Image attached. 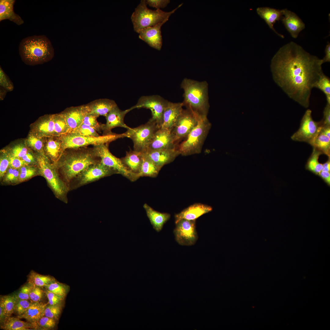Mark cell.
<instances>
[{
    "instance_id": "cell-1",
    "label": "cell",
    "mask_w": 330,
    "mask_h": 330,
    "mask_svg": "<svg viewBox=\"0 0 330 330\" xmlns=\"http://www.w3.org/2000/svg\"><path fill=\"white\" fill-rule=\"evenodd\" d=\"M322 59L291 42L273 57L270 64L273 80L288 96L304 108L310 105L311 92L324 74Z\"/></svg>"
},
{
    "instance_id": "cell-2",
    "label": "cell",
    "mask_w": 330,
    "mask_h": 330,
    "mask_svg": "<svg viewBox=\"0 0 330 330\" xmlns=\"http://www.w3.org/2000/svg\"><path fill=\"white\" fill-rule=\"evenodd\" d=\"M78 148L64 151L55 163L61 178L69 188L71 182L77 175L89 166L100 161L92 149Z\"/></svg>"
},
{
    "instance_id": "cell-3",
    "label": "cell",
    "mask_w": 330,
    "mask_h": 330,
    "mask_svg": "<svg viewBox=\"0 0 330 330\" xmlns=\"http://www.w3.org/2000/svg\"><path fill=\"white\" fill-rule=\"evenodd\" d=\"M19 53L26 64H43L53 57L54 50L49 39L45 35H34L24 38L20 43Z\"/></svg>"
},
{
    "instance_id": "cell-4",
    "label": "cell",
    "mask_w": 330,
    "mask_h": 330,
    "mask_svg": "<svg viewBox=\"0 0 330 330\" xmlns=\"http://www.w3.org/2000/svg\"><path fill=\"white\" fill-rule=\"evenodd\" d=\"M208 84L187 78L182 82L184 91L183 106L200 119L207 117L209 108Z\"/></svg>"
},
{
    "instance_id": "cell-5",
    "label": "cell",
    "mask_w": 330,
    "mask_h": 330,
    "mask_svg": "<svg viewBox=\"0 0 330 330\" xmlns=\"http://www.w3.org/2000/svg\"><path fill=\"white\" fill-rule=\"evenodd\" d=\"M35 158L40 173L46 179L56 196L67 202V194L70 190L61 178L55 163H51L43 152H38Z\"/></svg>"
},
{
    "instance_id": "cell-6",
    "label": "cell",
    "mask_w": 330,
    "mask_h": 330,
    "mask_svg": "<svg viewBox=\"0 0 330 330\" xmlns=\"http://www.w3.org/2000/svg\"><path fill=\"white\" fill-rule=\"evenodd\" d=\"M182 4H181L170 12H166L160 9L154 10L150 9L147 7L146 0H141L131 17L134 31L138 33L142 29L163 22L169 19L170 16Z\"/></svg>"
},
{
    "instance_id": "cell-7",
    "label": "cell",
    "mask_w": 330,
    "mask_h": 330,
    "mask_svg": "<svg viewBox=\"0 0 330 330\" xmlns=\"http://www.w3.org/2000/svg\"><path fill=\"white\" fill-rule=\"evenodd\" d=\"M210 127L207 117L200 119L197 125L178 145L180 154L187 156L200 153Z\"/></svg>"
},
{
    "instance_id": "cell-8",
    "label": "cell",
    "mask_w": 330,
    "mask_h": 330,
    "mask_svg": "<svg viewBox=\"0 0 330 330\" xmlns=\"http://www.w3.org/2000/svg\"><path fill=\"white\" fill-rule=\"evenodd\" d=\"M58 137L61 141L63 152L68 149L79 148L89 145L109 144L119 138L127 137V135L126 132L121 134L113 133L98 137L83 136L69 133Z\"/></svg>"
},
{
    "instance_id": "cell-9",
    "label": "cell",
    "mask_w": 330,
    "mask_h": 330,
    "mask_svg": "<svg viewBox=\"0 0 330 330\" xmlns=\"http://www.w3.org/2000/svg\"><path fill=\"white\" fill-rule=\"evenodd\" d=\"M159 129L156 124L149 119L144 124L127 129V138L131 139L134 144V150L144 153L147 149L155 133Z\"/></svg>"
},
{
    "instance_id": "cell-10",
    "label": "cell",
    "mask_w": 330,
    "mask_h": 330,
    "mask_svg": "<svg viewBox=\"0 0 330 330\" xmlns=\"http://www.w3.org/2000/svg\"><path fill=\"white\" fill-rule=\"evenodd\" d=\"M92 149L95 156L100 159L101 162L105 165L115 170L119 174L134 182L139 178L138 175L130 171L125 166L121 159L112 154L109 150L108 144L94 145Z\"/></svg>"
},
{
    "instance_id": "cell-11",
    "label": "cell",
    "mask_w": 330,
    "mask_h": 330,
    "mask_svg": "<svg viewBox=\"0 0 330 330\" xmlns=\"http://www.w3.org/2000/svg\"><path fill=\"white\" fill-rule=\"evenodd\" d=\"M116 174L117 173L115 170L105 165L100 161L89 166L74 178L69 185V189H75Z\"/></svg>"
},
{
    "instance_id": "cell-12",
    "label": "cell",
    "mask_w": 330,
    "mask_h": 330,
    "mask_svg": "<svg viewBox=\"0 0 330 330\" xmlns=\"http://www.w3.org/2000/svg\"><path fill=\"white\" fill-rule=\"evenodd\" d=\"M322 127L321 121H314L312 116V111L307 110L301 121L298 130L291 136L293 141L305 142L312 146Z\"/></svg>"
},
{
    "instance_id": "cell-13",
    "label": "cell",
    "mask_w": 330,
    "mask_h": 330,
    "mask_svg": "<svg viewBox=\"0 0 330 330\" xmlns=\"http://www.w3.org/2000/svg\"><path fill=\"white\" fill-rule=\"evenodd\" d=\"M200 119L189 110L183 109L170 131L177 147L197 125Z\"/></svg>"
},
{
    "instance_id": "cell-14",
    "label": "cell",
    "mask_w": 330,
    "mask_h": 330,
    "mask_svg": "<svg viewBox=\"0 0 330 330\" xmlns=\"http://www.w3.org/2000/svg\"><path fill=\"white\" fill-rule=\"evenodd\" d=\"M168 101L158 95L143 96L137 104L130 108H144L150 109L152 114L150 120L155 122L160 128L163 114Z\"/></svg>"
},
{
    "instance_id": "cell-15",
    "label": "cell",
    "mask_w": 330,
    "mask_h": 330,
    "mask_svg": "<svg viewBox=\"0 0 330 330\" xmlns=\"http://www.w3.org/2000/svg\"><path fill=\"white\" fill-rule=\"evenodd\" d=\"M196 220H181L175 223L174 233L176 242L182 246L194 244L198 239Z\"/></svg>"
},
{
    "instance_id": "cell-16",
    "label": "cell",
    "mask_w": 330,
    "mask_h": 330,
    "mask_svg": "<svg viewBox=\"0 0 330 330\" xmlns=\"http://www.w3.org/2000/svg\"><path fill=\"white\" fill-rule=\"evenodd\" d=\"M61 113L67 123L69 133L82 123L84 117L89 113V111L86 104L68 108Z\"/></svg>"
},
{
    "instance_id": "cell-17",
    "label": "cell",
    "mask_w": 330,
    "mask_h": 330,
    "mask_svg": "<svg viewBox=\"0 0 330 330\" xmlns=\"http://www.w3.org/2000/svg\"><path fill=\"white\" fill-rule=\"evenodd\" d=\"M130 111V108L122 110L117 106L113 108L105 117L106 123L103 124L102 127L103 135L113 134L111 130L116 127H122L127 129L129 128L130 127L125 123L124 118L126 115Z\"/></svg>"
},
{
    "instance_id": "cell-18",
    "label": "cell",
    "mask_w": 330,
    "mask_h": 330,
    "mask_svg": "<svg viewBox=\"0 0 330 330\" xmlns=\"http://www.w3.org/2000/svg\"><path fill=\"white\" fill-rule=\"evenodd\" d=\"M168 19L155 26L140 30L139 37L147 43L150 46L158 50H161L162 45V38L161 28L162 25Z\"/></svg>"
},
{
    "instance_id": "cell-19",
    "label": "cell",
    "mask_w": 330,
    "mask_h": 330,
    "mask_svg": "<svg viewBox=\"0 0 330 330\" xmlns=\"http://www.w3.org/2000/svg\"><path fill=\"white\" fill-rule=\"evenodd\" d=\"M143 153L161 168L165 165L174 161L180 155L177 148L147 150Z\"/></svg>"
},
{
    "instance_id": "cell-20",
    "label": "cell",
    "mask_w": 330,
    "mask_h": 330,
    "mask_svg": "<svg viewBox=\"0 0 330 330\" xmlns=\"http://www.w3.org/2000/svg\"><path fill=\"white\" fill-rule=\"evenodd\" d=\"M282 11L280 20L291 36L296 38L300 31L305 28L304 23L295 13L287 9Z\"/></svg>"
},
{
    "instance_id": "cell-21",
    "label": "cell",
    "mask_w": 330,
    "mask_h": 330,
    "mask_svg": "<svg viewBox=\"0 0 330 330\" xmlns=\"http://www.w3.org/2000/svg\"><path fill=\"white\" fill-rule=\"evenodd\" d=\"M170 131L167 129H159L149 144L147 151L177 148L174 144Z\"/></svg>"
},
{
    "instance_id": "cell-22",
    "label": "cell",
    "mask_w": 330,
    "mask_h": 330,
    "mask_svg": "<svg viewBox=\"0 0 330 330\" xmlns=\"http://www.w3.org/2000/svg\"><path fill=\"white\" fill-rule=\"evenodd\" d=\"M182 102L168 101L164 111L160 128L171 130L183 110Z\"/></svg>"
},
{
    "instance_id": "cell-23",
    "label": "cell",
    "mask_w": 330,
    "mask_h": 330,
    "mask_svg": "<svg viewBox=\"0 0 330 330\" xmlns=\"http://www.w3.org/2000/svg\"><path fill=\"white\" fill-rule=\"evenodd\" d=\"M212 210V207L207 205L200 203L194 204L175 215V223L182 219L196 220L201 215L211 211Z\"/></svg>"
},
{
    "instance_id": "cell-24",
    "label": "cell",
    "mask_w": 330,
    "mask_h": 330,
    "mask_svg": "<svg viewBox=\"0 0 330 330\" xmlns=\"http://www.w3.org/2000/svg\"><path fill=\"white\" fill-rule=\"evenodd\" d=\"M33 131L32 134L40 138L56 136L54 131V114L40 118L34 124Z\"/></svg>"
},
{
    "instance_id": "cell-25",
    "label": "cell",
    "mask_w": 330,
    "mask_h": 330,
    "mask_svg": "<svg viewBox=\"0 0 330 330\" xmlns=\"http://www.w3.org/2000/svg\"><path fill=\"white\" fill-rule=\"evenodd\" d=\"M256 11L270 29L280 37L283 38H284L283 35L279 34L273 27L276 22L281 20L283 15L282 9H277L269 7H261L258 8Z\"/></svg>"
},
{
    "instance_id": "cell-26",
    "label": "cell",
    "mask_w": 330,
    "mask_h": 330,
    "mask_svg": "<svg viewBox=\"0 0 330 330\" xmlns=\"http://www.w3.org/2000/svg\"><path fill=\"white\" fill-rule=\"evenodd\" d=\"M89 114L105 117L114 108L117 106L115 102L108 99H101L94 100L87 104Z\"/></svg>"
},
{
    "instance_id": "cell-27",
    "label": "cell",
    "mask_w": 330,
    "mask_h": 330,
    "mask_svg": "<svg viewBox=\"0 0 330 330\" xmlns=\"http://www.w3.org/2000/svg\"><path fill=\"white\" fill-rule=\"evenodd\" d=\"M143 153L134 150L127 152L125 156L121 159L123 163L131 172L139 174L143 161Z\"/></svg>"
},
{
    "instance_id": "cell-28",
    "label": "cell",
    "mask_w": 330,
    "mask_h": 330,
    "mask_svg": "<svg viewBox=\"0 0 330 330\" xmlns=\"http://www.w3.org/2000/svg\"><path fill=\"white\" fill-rule=\"evenodd\" d=\"M15 0H0V21L8 20L18 25L24 23V21L13 10Z\"/></svg>"
},
{
    "instance_id": "cell-29",
    "label": "cell",
    "mask_w": 330,
    "mask_h": 330,
    "mask_svg": "<svg viewBox=\"0 0 330 330\" xmlns=\"http://www.w3.org/2000/svg\"><path fill=\"white\" fill-rule=\"evenodd\" d=\"M143 207L153 229L157 232H160L170 218V215L156 211L146 204H144Z\"/></svg>"
},
{
    "instance_id": "cell-30",
    "label": "cell",
    "mask_w": 330,
    "mask_h": 330,
    "mask_svg": "<svg viewBox=\"0 0 330 330\" xmlns=\"http://www.w3.org/2000/svg\"><path fill=\"white\" fill-rule=\"evenodd\" d=\"M46 306L40 302H32L23 314L17 317L20 319H25L29 323L37 324L40 319L44 316Z\"/></svg>"
},
{
    "instance_id": "cell-31",
    "label": "cell",
    "mask_w": 330,
    "mask_h": 330,
    "mask_svg": "<svg viewBox=\"0 0 330 330\" xmlns=\"http://www.w3.org/2000/svg\"><path fill=\"white\" fill-rule=\"evenodd\" d=\"M0 328L5 330H40L36 324L21 321L17 317L10 316L6 317L0 324Z\"/></svg>"
},
{
    "instance_id": "cell-32",
    "label": "cell",
    "mask_w": 330,
    "mask_h": 330,
    "mask_svg": "<svg viewBox=\"0 0 330 330\" xmlns=\"http://www.w3.org/2000/svg\"><path fill=\"white\" fill-rule=\"evenodd\" d=\"M46 152L53 163H55L63 152L61 142L59 139H48L45 147Z\"/></svg>"
},
{
    "instance_id": "cell-33",
    "label": "cell",
    "mask_w": 330,
    "mask_h": 330,
    "mask_svg": "<svg viewBox=\"0 0 330 330\" xmlns=\"http://www.w3.org/2000/svg\"><path fill=\"white\" fill-rule=\"evenodd\" d=\"M161 169L143 153L142 162L138 176L139 178L142 177L155 178L158 175Z\"/></svg>"
},
{
    "instance_id": "cell-34",
    "label": "cell",
    "mask_w": 330,
    "mask_h": 330,
    "mask_svg": "<svg viewBox=\"0 0 330 330\" xmlns=\"http://www.w3.org/2000/svg\"><path fill=\"white\" fill-rule=\"evenodd\" d=\"M56 280L53 277L43 275L31 270L28 275V282L32 284L44 287Z\"/></svg>"
},
{
    "instance_id": "cell-35",
    "label": "cell",
    "mask_w": 330,
    "mask_h": 330,
    "mask_svg": "<svg viewBox=\"0 0 330 330\" xmlns=\"http://www.w3.org/2000/svg\"><path fill=\"white\" fill-rule=\"evenodd\" d=\"M322 153L313 148L312 152L308 159L306 165V169L314 174L318 175L322 169V164L319 162V156Z\"/></svg>"
},
{
    "instance_id": "cell-36",
    "label": "cell",
    "mask_w": 330,
    "mask_h": 330,
    "mask_svg": "<svg viewBox=\"0 0 330 330\" xmlns=\"http://www.w3.org/2000/svg\"><path fill=\"white\" fill-rule=\"evenodd\" d=\"M312 146L330 158V138L321 131Z\"/></svg>"
},
{
    "instance_id": "cell-37",
    "label": "cell",
    "mask_w": 330,
    "mask_h": 330,
    "mask_svg": "<svg viewBox=\"0 0 330 330\" xmlns=\"http://www.w3.org/2000/svg\"><path fill=\"white\" fill-rule=\"evenodd\" d=\"M16 299L15 295L1 296L0 306L1 307L5 314L7 316H11L14 313Z\"/></svg>"
},
{
    "instance_id": "cell-38",
    "label": "cell",
    "mask_w": 330,
    "mask_h": 330,
    "mask_svg": "<svg viewBox=\"0 0 330 330\" xmlns=\"http://www.w3.org/2000/svg\"><path fill=\"white\" fill-rule=\"evenodd\" d=\"M54 131L57 137L69 133V128L66 120L62 114H54Z\"/></svg>"
},
{
    "instance_id": "cell-39",
    "label": "cell",
    "mask_w": 330,
    "mask_h": 330,
    "mask_svg": "<svg viewBox=\"0 0 330 330\" xmlns=\"http://www.w3.org/2000/svg\"><path fill=\"white\" fill-rule=\"evenodd\" d=\"M44 287L49 291L64 297H66L70 290L68 285L57 280Z\"/></svg>"
},
{
    "instance_id": "cell-40",
    "label": "cell",
    "mask_w": 330,
    "mask_h": 330,
    "mask_svg": "<svg viewBox=\"0 0 330 330\" xmlns=\"http://www.w3.org/2000/svg\"><path fill=\"white\" fill-rule=\"evenodd\" d=\"M315 88H317L324 94L327 103L330 105V79L324 74L316 84Z\"/></svg>"
},
{
    "instance_id": "cell-41",
    "label": "cell",
    "mask_w": 330,
    "mask_h": 330,
    "mask_svg": "<svg viewBox=\"0 0 330 330\" xmlns=\"http://www.w3.org/2000/svg\"><path fill=\"white\" fill-rule=\"evenodd\" d=\"M63 304L46 305L44 316L53 318L56 321L58 320L61 312Z\"/></svg>"
},
{
    "instance_id": "cell-42",
    "label": "cell",
    "mask_w": 330,
    "mask_h": 330,
    "mask_svg": "<svg viewBox=\"0 0 330 330\" xmlns=\"http://www.w3.org/2000/svg\"><path fill=\"white\" fill-rule=\"evenodd\" d=\"M26 143L28 146L38 152H43L44 144L42 138L31 134L28 136Z\"/></svg>"
},
{
    "instance_id": "cell-43",
    "label": "cell",
    "mask_w": 330,
    "mask_h": 330,
    "mask_svg": "<svg viewBox=\"0 0 330 330\" xmlns=\"http://www.w3.org/2000/svg\"><path fill=\"white\" fill-rule=\"evenodd\" d=\"M70 133L86 136L98 137L100 136L93 128L82 123Z\"/></svg>"
},
{
    "instance_id": "cell-44",
    "label": "cell",
    "mask_w": 330,
    "mask_h": 330,
    "mask_svg": "<svg viewBox=\"0 0 330 330\" xmlns=\"http://www.w3.org/2000/svg\"><path fill=\"white\" fill-rule=\"evenodd\" d=\"M98 116L92 114H88L84 118L82 123L94 129L97 132L102 130L103 124H100L97 120Z\"/></svg>"
},
{
    "instance_id": "cell-45",
    "label": "cell",
    "mask_w": 330,
    "mask_h": 330,
    "mask_svg": "<svg viewBox=\"0 0 330 330\" xmlns=\"http://www.w3.org/2000/svg\"><path fill=\"white\" fill-rule=\"evenodd\" d=\"M33 285L29 294V299L32 302H40L45 294L42 288Z\"/></svg>"
},
{
    "instance_id": "cell-46",
    "label": "cell",
    "mask_w": 330,
    "mask_h": 330,
    "mask_svg": "<svg viewBox=\"0 0 330 330\" xmlns=\"http://www.w3.org/2000/svg\"><path fill=\"white\" fill-rule=\"evenodd\" d=\"M32 302L30 300L20 299L16 298L14 313L16 314L17 316L22 314L27 310Z\"/></svg>"
},
{
    "instance_id": "cell-47",
    "label": "cell",
    "mask_w": 330,
    "mask_h": 330,
    "mask_svg": "<svg viewBox=\"0 0 330 330\" xmlns=\"http://www.w3.org/2000/svg\"><path fill=\"white\" fill-rule=\"evenodd\" d=\"M19 179L20 181L27 179L36 174V170L35 168L25 165L19 169Z\"/></svg>"
},
{
    "instance_id": "cell-48",
    "label": "cell",
    "mask_w": 330,
    "mask_h": 330,
    "mask_svg": "<svg viewBox=\"0 0 330 330\" xmlns=\"http://www.w3.org/2000/svg\"><path fill=\"white\" fill-rule=\"evenodd\" d=\"M56 320L53 318L44 316L37 322L40 330H48L54 328L56 325Z\"/></svg>"
},
{
    "instance_id": "cell-49",
    "label": "cell",
    "mask_w": 330,
    "mask_h": 330,
    "mask_svg": "<svg viewBox=\"0 0 330 330\" xmlns=\"http://www.w3.org/2000/svg\"><path fill=\"white\" fill-rule=\"evenodd\" d=\"M33 285L27 282L20 289L17 294L15 295L17 299L30 300L29 294Z\"/></svg>"
},
{
    "instance_id": "cell-50",
    "label": "cell",
    "mask_w": 330,
    "mask_h": 330,
    "mask_svg": "<svg viewBox=\"0 0 330 330\" xmlns=\"http://www.w3.org/2000/svg\"><path fill=\"white\" fill-rule=\"evenodd\" d=\"M28 151L27 148L24 145L19 144L13 147L9 154L13 157L21 158Z\"/></svg>"
},
{
    "instance_id": "cell-51",
    "label": "cell",
    "mask_w": 330,
    "mask_h": 330,
    "mask_svg": "<svg viewBox=\"0 0 330 330\" xmlns=\"http://www.w3.org/2000/svg\"><path fill=\"white\" fill-rule=\"evenodd\" d=\"M45 292L48 300L49 305L63 304L65 297L56 294L46 289L45 290Z\"/></svg>"
},
{
    "instance_id": "cell-52",
    "label": "cell",
    "mask_w": 330,
    "mask_h": 330,
    "mask_svg": "<svg viewBox=\"0 0 330 330\" xmlns=\"http://www.w3.org/2000/svg\"><path fill=\"white\" fill-rule=\"evenodd\" d=\"M9 165V156L6 152H4L0 156V176L2 177L6 173Z\"/></svg>"
},
{
    "instance_id": "cell-53",
    "label": "cell",
    "mask_w": 330,
    "mask_h": 330,
    "mask_svg": "<svg viewBox=\"0 0 330 330\" xmlns=\"http://www.w3.org/2000/svg\"><path fill=\"white\" fill-rule=\"evenodd\" d=\"M0 85L8 91H11L13 89V86L11 81L9 79L2 68H0Z\"/></svg>"
},
{
    "instance_id": "cell-54",
    "label": "cell",
    "mask_w": 330,
    "mask_h": 330,
    "mask_svg": "<svg viewBox=\"0 0 330 330\" xmlns=\"http://www.w3.org/2000/svg\"><path fill=\"white\" fill-rule=\"evenodd\" d=\"M19 169L10 167L7 170L5 179L8 182H13L16 181L19 178Z\"/></svg>"
},
{
    "instance_id": "cell-55",
    "label": "cell",
    "mask_w": 330,
    "mask_h": 330,
    "mask_svg": "<svg viewBox=\"0 0 330 330\" xmlns=\"http://www.w3.org/2000/svg\"><path fill=\"white\" fill-rule=\"evenodd\" d=\"M9 156V166L15 169H20L22 167L28 164L21 158H16Z\"/></svg>"
},
{
    "instance_id": "cell-56",
    "label": "cell",
    "mask_w": 330,
    "mask_h": 330,
    "mask_svg": "<svg viewBox=\"0 0 330 330\" xmlns=\"http://www.w3.org/2000/svg\"><path fill=\"white\" fill-rule=\"evenodd\" d=\"M170 2L169 0H146L147 5L157 9H160V8L166 7Z\"/></svg>"
},
{
    "instance_id": "cell-57",
    "label": "cell",
    "mask_w": 330,
    "mask_h": 330,
    "mask_svg": "<svg viewBox=\"0 0 330 330\" xmlns=\"http://www.w3.org/2000/svg\"><path fill=\"white\" fill-rule=\"evenodd\" d=\"M322 127H330V105L327 103L323 111V118L321 121Z\"/></svg>"
},
{
    "instance_id": "cell-58",
    "label": "cell",
    "mask_w": 330,
    "mask_h": 330,
    "mask_svg": "<svg viewBox=\"0 0 330 330\" xmlns=\"http://www.w3.org/2000/svg\"><path fill=\"white\" fill-rule=\"evenodd\" d=\"M318 176L326 183L327 185H330V172L321 170Z\"/></svg>"
},
{
    "instance_id": "cell-59",
    "label": "cell",
    "mask_w": 330,
    "mask_h": 330,
    "mask_svg": "<svg viewBox=\"0 0 330 330\" xmlns=\"http://www.w3.org/2000/svg\"><path fill=\"white\" fill-rule=\"evenodd\" d=\"M35 157L31 152L28 151L21 159L24 160L28 164L33 163L35 161Z\"/></svg>"
},
{
    "instance_id": "cell-60",
    "label": "cell",
    "mask_w": 330,
    "mask_h": 330,
    "mask_svg": "<svg viewBox=\"0 0 330 330\" xmlns=\"http://www.w3.org/2000/svg\"><path fill=\"white\" fill-rule=\"evenodd\" d=\"M325 55L322 59L323 64L330 62V43L328 42L325 50Z\"/></svg>"
},
{
    "instance_id": "cell-61",
    "label": "cell",
    "mask_w": 330,
    "mask_h": 330,
    "mask_svg": "<svg viewBox=\"0 0 330 330\" xmlns=\"http://www.w3.org/2000/svg\"><path fill=\"white\" fill-rule=\"evenodd\" d=\"M322 170L330 172V158H328V160L322 164Z\"/></svg>"
},
{
    "instance_id": "cell-62",
    "label": "cell",
    "mask_w": 330,
    "mask_h": 330,
    "mask_svg": "<svg viewBox=\"0 0 330 330\" xmlns=\"http://www.w3.org/2000/svg\"><path fill=\"white\" fill-rule=\"evenodd\" d=\"M7 316L4 314L1 307L0 306V322L2 323L5 320Z\"/></svg>"
}]
</instances>
